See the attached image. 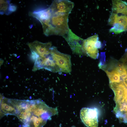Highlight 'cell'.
Returning a JSON list of instances; mask_svg holds the SVG:
<instances>
[{"mask_svg": "<svg viewBox=\"0 0 127 127\" xmlns=\"http://www.w3.org/2000/svg\"><path fill=\"white\" fill-rule=\"evenodd\" d=\"M123 82L127 87V76L123 80Z\"/></svg>", "mask_w": 127, "mask_h": 127, "instance_id": "cell-15", "label": "cell"}, {"mask_svg": "<svg viewBox=\"0 0 127 127\" xmlns=\"http://www.w3.org/2000/svg\"><path fill=\"white\" fill-rule=\"evenodd\" d=\"M99 40L98 35L95 34L83 40L82 48L84 54L94 59L97 58L99 53L96 47V43Z\"/></svg>", "mask_w": 127, "mask_h": 127, "instance_id": "cell-8", "label": "cell"}, {"mask_svg": "<svg viewBox=\"0 0 127 127\" xmlns=\"http://www.w3.org/2000/svg\"><path fill=\"white\" fill-rule=\"evenodd\" d=\"M74 5V3L69 0H55L53 1L49 8L53 13L69 15Z\"/></svg>", "mask_w": 127, "mask_h": 127, "instance_id": "cell-7", "label": "cell"}, {"mask_svg": "<svg viewBox=\"0 0 127 127\" xmlns=\"http://www.w3.org/2000/svg\"><path fill=\"white\" fill-rule=\"evenodd\" d=\"M108 24L111 26L115 24L123 26L127 31V14L120 12H112L108 20Z\"/></svg>", "mask_w": 127, "mask_h": 127, "instance_id": "cell-10", "label": "cell"}, {"mask_svg": "<svg viewBox=\"0 0 127 127\" xmlns=\"http://www.w3.org/2000/svg\"><path fill=\"white\" fill-rule=\"evenodd\" d=\"M16 110L12 103L10 99L6 98L0 94V118L4 115H10L16 116Z\"/></svg>", "mask_w": 127, "mask_h": 127, "instance_id": "cell-9", "label": "cell"}, {"mask_svg": "<svg viewBox=\"0 0 127 127\" xmlns=\"http://www.w3.org/2000/svg\"><path fill=\"white\" fill-rule=\"evenodd\" d=\"M71 127H75V126H73Z\"/></svg>", "mask_w": 127, "mask_h": 127, "instance_id": "cell-16", "label": "cell"}, {"mask_svg": "<svg viewBox=\"0 0 127 127\" xmlns=\"http://www.w3.org/2000/svg\"><path fill=\"white\" fill-rule=\"evenodd\" d=\"M0 14L8 15L11 13L10 8L12 4L8 0H0Z\"/></svg>", "mask_w": 127, "mask_h": 127, "instance_id": "cell-12", "label": "cell"}, {"mask_svg": "<svg viewBox=\"0 0 127 127\" xmlns=\"http://www.w3.org/2000/svg\"><path fill=\"white\" fill-rule=\"evenodd\" d=\"M51 12V15L48 18L40 21L44 33L47 36L55 35L63 37L68 33L70 29L68 24L69 15Z\"/></svg>", "mask_w": 127, "mask_h": 127, "instance_id": "cell-1", "label": "cell"}, {"mask_svg": "<svg viewBox=\"0 0 127 127\" xmlns=\"http://www.w3.org/2000/svg\"><path fill=\"white\" fill-rule=\"evenodd\" d=\"M99 66L106 73L110 83L122 82L127 76V64L119 61L113 60L106 65Z\"/></svg>", "mask_w": 127, "mask_h": 127, "instance_id": "cell-2", "label": "cell"}, {"mask_svg": "<svg viewBox=\"0 0 127 127\" xmlns=\"http://www.w3.org/2000/svg\"><path fill=\"white\" fill-rule=\"evenodd\" d=\"M112 26V27L109 30L110 32L117 34L125 31L124 27L120 24H115Z\"/></svg>", "mask_w": 127, "mask_h": 127, "instance_id": "cell-13", "label": "cell"}, {"mask_svg": "<svg viewBox=\"0 0 127 127\" xmlns=\"http://www.w3.org/2000/svg\"><path fill=\"white\" fill-rule=\"evenodd\" d=\"M98 110L95 108H83L80 111L81 119L87 127H98Z\"/></svg>", "mask_w": 127, "mask_h": 127, "instance_id": "cell-5", "label": "cell"}, {"mask_svg": "<svg viewBox=\"0 0 127 127\" xmlns=\"http://www.w3.org/2000/svg\"><path fill=\"white\" fill-rule=\"evenodd\" d=\"M63 37L67 42L73 53L80 57L84 54L82 48L84 40L75 34L70 29L68 33Z\"/></svg>", "mask_w": 127, "mask_h": 127, "instance_id": "cell-6", "label": "cell"}, {"mask_svg": "<svg viewBox=\"0 0 127 127\" xmlns=\"http://www.w3.org/2000/svg\"><path fill=\"white\" fill-rule=\"evenodd\" d=\"M119 61L124 63L127 64V48L126 49L124 55L120 59Z\"/></svg>", "mask_w": 127, "mask_h": 127, "instance_id": "cell-14", "label": "cell"}, {"mask_svg": "<svg viewBox=\"0 0 127 127\" xmlns=\"http://www.w3.org/2000/svg\"><path fill=\"white\" fill-rule=\"evenodd\" d=\"M47 120L41 117L32 115L27 125V127H43Z\"/></svg>", "mask_w": 127, "mask_h": 127, "instance_id": "cell-11", "label": "cell"}, {"mask_svg": "<svg viewBox=\"0 0 127 127\" xmlns=\"http://www.w3.org/2000/svg\"><path fill=\"white\" fill-rule=\"evenodd\" d=\"M52 50L60 72L70 73L71 71V56L61 53L55 46H52Z\"/></svg>", "mask_w": 127, "mask_h": 127, "instance_id": "cell-3", "label": "cell"}, {"mask_svg": "<svg viewBox=\"0 0 127 127\" xmlns=\"http://www.w3.org/2000/svg\"><path fill=\"white\" fill-rule=\"evenodd\" d=\"M27 45L31 51L32 59L37 57H45L50 53L52 46L51 42L44 43L37 40L28 43Z\"/></svg>", "mask_w": 127, "mask_h": 127, "instance_id": "cell-4", "label": "cell"}]
</instances>
